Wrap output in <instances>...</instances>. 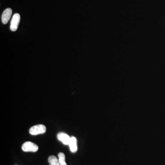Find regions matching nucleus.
<instances>
[{"mask_svg":"<svg viewBox=\"0 0 165 165\" xmlns=\"http://www.w3.org/2000/svg\"><path fill=\"white\" fill-rule=\"evenodd\" d=\"M57 138L65 145H69L71 137H69L66 133L60 132L57 134Z\"/></svg>","mask_w":165,"mask_h":165,"instance_id":"5","label":"nucleus"},{"mask_svg":"<svg viewBox=\"0 0 165 165\" xmlns=\"http://www.w3.org/2000/svg\"><path fill=\"white\" fill-rule=\"evenodd\" d=\"M59 157V161L61 165H67L65 162V156L64 153L60 152L58 154Z\"/></svg>","mask_w":165,"mask_h":165,"instance_id":"8","label":"nucleus"},{"mask_svg":"<svg viewBox=\"0 0 165 165\" xmlns=\"http://www.w3.org/2000/svg\"><path fill=\"white\" fill-rule=\"evenodd\" d=\"M77 139L75 137H72L71 138V140L69 143V145L70 149L71 152L73 153L76 152L78 150V146H77Z\"/></svg>","mask_w":165,"mask_h":165,"instance_id":"6","label":"nucleus"},{"mask_svg":"<svg viewBox=\"0 0 165 165\" xmlns=\"http://www.w3.org/2000/svg\"><path fill=\"white\" fill-rule=\"evenodd\" d=\"M20 21V16L18 13H15L13 16L11 22L10 29L12 31H16L18 29V26Z\"/></svg>","mask_w":165,"mask_h":165,"instance_id":"3","label":"nucleus"},{"mask_svg":"<svg viewBox=\"0 0 165 165\" xmlns=\"http://www.w3.org/2000/svg\"><path fill=\"white\" fill-rule=\"evenodd\" d=\"M46 131V127L43 124H39L30 128L29 132L32 135H36L44 133Z\"/></svg>","mask_w":165,"mask_h":165,"instance_id":"1","label":"nucleus"},{"mask_svg":"<svg viewBox=\"0 0 165 165\" xmlns=\"http://www.w3.org/2000/svg\"><path fill=\"white\" fill-rule=\"evenodd\" d=\"M39 147L37 144L31 142H26L22 146V149L24 152H35L38 150Z\"/></svg>","mask_w":165,"mask_h":165,"instance_id":"2","label":"nucleus"},{"mask_svg":"<svg viewBox=\"0 0 165 165\" xmlns=\"http://www.w3.org/2000/svg\"><path fill=\"white\" fill-rule=\"evenodd\" d=\"M12 14V10L10 8H8L5 10L2 14V23L6 24L8 22Z\"/></svg>","mask_w":165,"mask_h":165,"instance_id":"4","label":"nucleus"},{"mask_svg":"<svg viewBox=\"0 0 165 165\" xmlns=\"http://www.w3.org/2000/svg\"><path fill=\"white\" fill-rule=\"evenodd\" d=\"M48 162L50 165H61L59 159L54 156H51L49 157Z\"/></svg>","mask_w":165,"mask_h":165,"instance_id":"7","label":"nucleus"}]
</instances>
